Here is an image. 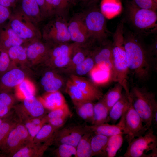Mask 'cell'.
<instances>
[{
  "instance_id": "45",
  "label": "cell",
  "mask_w": 157,
  "mask_h": 157,
  "mask_svg": "<svg viewBox=\"0 0 157 157\" xmlns=\"http://www.w3.org/2000/svg\"><path fill=\"white\" fill-rule=\"evenodd\" d=\"M18 86V92L23 99L34 95V88L29 81L26 80L25 79Z\"/></svg>"
},
{
  "instance_id": "37",
  "label": "cell",
  "mask_w": 157,
  "mask_h": 157,
  "mask_svg": "<svg viewBox=\"0 0 157 157\" xmlns=\"http://www.w3.org/2000/svg\"><path fill=\"white\" fill-rule=\"evenodd\" d=\"M123 135L119 134L109 137L106 149V157H114L116 156L123 143Z\"/></svg>"
},
{
  "instance_id": "27",
  "label": "cell",
  "mask_w": 157,
  "mask_h": 157,
  "mask_svg": "<svg viewBox=\"0 0 157 157\" xmlns=\"http://www.w3.org/2000/svg\"><path fill=\"white\" fill-rule=\"evenodd\" d=\"M121 0H101L100 10L106 18L111 19L121 12Z\"/></svg>"
},
{
  "instance_id": "31",
  "label": "cell",
  "mask_w": 157,
  "mask_h": 157,
  "mask_svg": "<svg viewBox=\"0 0 157 157\" xmlns=\"http://www.w3.org/2000/svg\"><path fill=\"white\" fill-rule=\"evenodd\" d=\"M47 123L41 128L33 139V142L42 143L51 141L53 142L56 132L58 129Z\"/></svg>"
},
{
  "instance_id": "30",
  "label": "cell",
  "mask_w": 157,
  "mask_h": 157,
  "mask_svg": "<svg viewBox=\"0 0 157 157\" xmlns=\"http://www.w3.org/2000/svg\"><path fill=\"white\" fill-rule=\"evenodd\" d=\"M93 134L88 131L82 137L76 147V157L93 156L90 139Z\"/></svg>"
},
{
  "instance_id": "39",
  "label": "cell",
  "mask_w": 157,
  "mask_h": 157,
  "mask_svg": "<svg viewBox=\"0 0 157 157\" xmlns=\"http://www.w3.org/2000/svg\"><path fill=\"white\" fill-rule=\"evenodd\" d=\"M91 52L82 49V46L78 48L74 52L71 60L65 68L68 72H72L74 68L83 61Z\"/></svg>"
},
{
  "instance_id": "5",
  "label": "cell",
  "mask_w": 157,
  "mask_h": 157,
  "mask_svg": "<svg viewBox=\"0 0 157 157\" xmlns=\"http://www.w3.org/2000/svg\"><path fill=\"white\" fill-rule=\"evenodd\" d=\"M8 24L25 42L40 40L42 34L37 24L19 8L14 9L8 19Z\"/></svg>"
},
{
  "instance_id": "50",
  "label": "cell",
  "mask_w": 157,
  "mask_h": 157,
  "mask_svg": "<svg viewBox=\"0 0 157 157\" xmlns=\"http://www.w3.org/2000/svg\"><path fill=\"white\" fill-rule=\"evenodd\" d=\"M53 0H45L44 18L54 15L53 8Z\"/></svg>"
},
{
  "instance_id": "10",
  "label": "cell",
  "mask_w": 157,
  "mask_h": 157,
  "mask_svg": "<svg viewBox=\"0 0 157 157\" xmlns=\"http://www.w3.org/2000/svg\"><path fill=\"white\" fill-rule=\"evenodd\" d=\"M49 22L44 27L42 36L45 40L56 44L71 40L67 24L61 18Z\"/></svg>"
},
{
  "instance_id": "15",
  "label": "cell",
  "mask_w": 157,
  "mask_h": 157,
  "mask_svg": "<svg viewBox=\"0 0 157 157\" xmlns=\"http://www.w3.org/2000/svg\"><path fill=\"white\" fill-rule=\"evenodd\" d=\"M121 118L116 124L104 123L97 125H86V126L88 131L93 134H100L109 137L119 134L127 135L128 133L124 127L123 114Z\"/></svg>"
},
{
  "instance_id": "20",
  "label": "cell",
  "mask_w": 157,
  "mask_h": 157,
  "mask_svg": "<svg viewBox=\"0 0 157 157\" xmlns=\"http://www.w3.org/2000/svg\"><path fill=\"white\" fill-rule=\"evenodd\" d=\"M24 43L8 24L0 27V49L7 51L10 47Z\"/></svg>"
},
{
  "instance_id": "26",
  "label": "cell",
  "mask_w": 157,
  "mask_h": 157,
  "mask_svg": "<svg viewBox=\"0 0 157 157\" xmlns=\"http://www.w3.org/2000/svg\"><path fill=\"white\" fill-rule=\"evenodd\" d=\"M129 102V98L125 92L123 93L120 99L113 105L109 111L108 122L115 124L121 117L127 109Z\"/></svg>"
},
{
  "instance_id": "24",
  "label": "cell",
  "mask_w": 157,
  "mask_h": 157,
  "mask_svg": "<svg viewBox=\"0 0 157 157\" xmlns=\"http://www.w3.org/2000/svg\"><path fill=\"white\" fill-rule=\"evenodd\" d=\"M65 85V92L76 107L87 102L94 101L77 87L70 78L67 81Z\"/></svg>"
},
{
  "instance_id": "57",
  "label": "cell",
  "mask_w": 157,
  "mask_h": 157,
  "mask_svg": "<svg viewBox=\"0 0 157 157\" xmlns=\"http://www.w3.org/2000/svg\"><path fill=\"white\" fill-rule=\"evenodd\" d=\"M153 0L156 3H157V0Z\"/></svg>"
},
{
  "instance_id": "17",
  "label": "cell",
  "mask_w": 157,
  "mask_h": 157,
  "mask_svg": "<svg viewBox=\"0 0 157 157\" xmlns=\"http://www.w3.org/2000/svg\"><path fill=\"white\" fill-rule=\"evenodd\" d=\"M69 78L77 87L94 101L99 100L102 98V92L91 81L73 74L71 75Z\"/></svg>"
},
{
  "instance_id": "44",
  "label": "cell",
  "mask_w": 157,
  "mask_h": 157,
  "mask_svg": "<svg viewBox=\"0 0 157 157\" xmlns=\"http://www.w3.org/2000/svg\"><path fill=\"white\" fill-rule=\"evenodd\" d=\"M70 3V0H53L54 15L61 17L64 16L67 11Z\"/></svg>"
},
{
  "instance_id": "38",
  "label": "cell",
  "mask_w": 157,
  "mask_h": 157,
  "mask_svg": "<svg viewBox=\"0 0 157 157\" xmlns=\"http://www.w3.org/2000/svg\"><path fill=\"white\" fill-rule=\"evenodd\" d=\"M94 104L92 101H88L76 107L78 115L81 119L91 124L93 119Z\"/></svg>"
},
{
  "instance_id": "29",
  "label": "cell",
  "mask_w": 157,
  "mask_h": 157,
  "mask_svg": "<svg viewBox=\"0 0 157 157\" xmlns=\"http://www.w3.org/2000/svg\"><path fill=\"white\" fill-rule=\"evenodd\" d=\"M15 99L10 92H0V118H5L13 112Z\"/></svg>"
},
{
  "instance_id": "12",
  "label": "cell",
  "mask_w": 157,
  "mask_h": 157,
  "mask_svg": "<svg viewBox=\"0 0 157 157\" xmlns=\"http://www.w3.org/2000/svg\"><path fill=\"white\" fill-rule=\"evenodd\" d=\"M58 130L56 132L53 144L57 146L66 144L76 147L82 136L88 131L86 125L83 124L69 126Z\"/></svg>"
},
{
  "instance_id": "19",
  "label": "cell",
  "mask_w": 157,
  "mask_h": 157,
  "mask_svg": "<svg viewBox=\"0 0 157 157\" xmlns=\"http://www.w3.org/2000/svg\"><path fill=\"white\" fill-rule=\"evenodd\" d=\"M40 83L46 92L50 93L59 91L64 85V81L55 71L49 70L44 73Z\"/></svg>"
},
{
  "instance_id": "54",
  "label": "cell",
  "mask_w": 157,
  "mask_h": 157,
  "mask_svg": "<svg viewBox=\"0 0 157 157\" xmlns=\"http://www.w3.org/2000/svg\"><path fill=\"white\" fill-rule=\"evenodd\" d=\"M83 3L85 4H93L97 1V0H82Z\"/></svg>"
},
{
  "instance_id": "51",
  "label": "cell",
  "mask_w": 157,
  "mask_h": 157,
  "mask_svg": "<svg viewBox=\"0 0 157 157\" xmlns=\"http://www.w3.org/2000/svg\"><path fill=\"white\" fill-rule=\"evenodd\" d=\"M18 0H0V5L10 8H14L16 6Z\"/></svg>"
},
{
  "instance_id": "33",
  "label": "cell",
  "mask_w": 157,
  "mask_h": 157,
  "mask_svg": "<svg viewBox=\"0 0 157 157\" xmlns=\"http://www.w3.org/2000/svg\"><path fill=\"white\" fill-rule=\"evenodd\" d=\"M123 87L117 83L115 86L109 89L103 96L101 99L109 110L113 105L120 99L122 94Z\"/></svg>"
},
{
  "instance_id": "42",
  "label": "cell",
  "mask_w": 157,
  "mask_h": 157,
  "mask_svg": "<svg viewBox=\"0 0 157 157\" xmlns=\"http://www.w3.org/2000/svg\"><path fill=\"white\" fill-rule=\"evenodd\" d=\"M55 155L58 157H71L76 156V147L72 145L62 144L58 146L54 151Z\"/></svg>"
},
{
  "instance_id": "34",
  "label": "cell",
  "mask_w": 157,
  "mask_h": 157,
  "mask_svg": "<svg viewBox=\"0 0 157 157\" xmlns=\"http://www.w3.org/2000/svg\"><path fill=\"white\" fill-rule=\"evenodd\" d=\"M13 112L0 124V146L12 130L20 121Z\"/></svg>"
},
{
  "instance_id": "7",
  "label": "cell",
  "mask_w": 157,
  "mask_h": 157,
  "mask_svg": "<svg viewBox=\"0 0 157 157\" xmlns=\"http://www.w3.org/2000/svg\"><path fill=\"white\" fill-rule=\"evenodd\" d=\"M82 17L89 39L101 43L107 41L111 34L107 28L106 18L100 9L95 6L92 7Z\"/></svg>"
},
{
  "instance_id": "49",
  "label": "cell",
  "mask_w": 157,
  "mask_h": 157,
  "mask_svg": "<svg viewBox=\"0 0 157 157\" xmlns=\"http://www.w3.org/2000/svg\"><path fill=\"white\" fill-rule=\"evenodd\" d=\"M9 8L0 5V27L5 24L11 14Z\"/></svg>"
},
{
  "instance_id": "13",
  "label": "cell",
  "mask_w": 157,
  "mask_h": 157,
  "mask_svg": "<svg viewBox=\"0 0 157 157\" xmlns=\"http://www.w3.org/2000/svg\"><path fill=\"white\" fill-rule=\"evenodd\" d=\"M23 71L14 67L0 76V92H9L13 88L17 87L25 79Z\"/></svg>"
},
{
  "instance_id": "32",
  "label": "cell",
  "mask_w": 157,
  "mask_h": 157,
  "mask_svg": "<svg viewBox=\"0 0 157 157\" xmlns=\"http://www.w3.org/2000/svg\"><path fill=\"white\" fill-rule=\"evenodd\" d=\"M109 110L101 99L94 104V117L91 125L108 123Z\"/></svg>"
},
{
  "instance_id": "47",
  "label": "cell",
  "mask_w": 157,
  "mask_h": 157,
  "mask_svg": "<svg viewBox=\"0 0 157 157\" xmlns=\"http://www.w3.org/2000/svg\"><path fill=\"white\" fill-rule=\"evenodd\" d=\"M133 4L140 8L156 11L157 3L153 0H131Z\"/></svg>"
},
{
  "instance_id": "53",
  "label": "cell",
  "mask_w": 157,
  "mask_h": 157,
  "mask_svg": "<svg viewBox=\"0 0 157 157\" xmlns=\"http://www.w3.org/2000/svg\"><path fill=\"white\" fill-rule=\"evenodd\" d=\"M36 0L40 9L42 17L43 19V18H44L45 0Z\"/></svg>"
},
{
  "instance_id": "55",
  "label": "cell",
  "mask_w": 157,
  "mask_h": 157,
  "mask_svg": "<svg viewBox=\"0 0 157 157\" xmlns=\"http://www.w3.org/2000/svg\"><path fill=\"white\" fill-rule=\"evenodd\" d=\"M8 117V116H7ZM0 118V124L6 118Z\"/></svg>"
},
{
  "instance_id": "43",
  "label": "cell",
  "mask_w": 157,
  "mask_h": 157,
  "mask_svg": "<svg viewBox=\"0 0 157 157\" xmlns=\"http://www.w3.org/2000/svg\"><path fill=\"white\" fill-rule=\"evenodd\" d=\"M14 67L15 65L11 61L7 51L0 49V76Z\"/></svg>"
},
{
  "instance_id": "6",
  "label": "cell",
  "mask_w": 157,
  "mask_h": 157,
  "mask_svg": "<svg viewBox=\"0 0 157 157\" xmlns=\"http://www.w3.org/2000/svg\"><path fill=\"white\" fill-rule=\"evenodd\" d=\"M157 137L151 126L143 135L128 143L123 157H156Z\"/></svg>"
},
{
  "instance_id": "41",
  "label": "cell",
  "mask_w": 157,
  "mask_h": 157,
  "mask_svg": "<svg viewBox=\"0 0 157 157\" xmlns=\"http://www.w3.org/2000/svg\"><path fill=\"white\" fill-rule=\"evenodd\" d=\"M73 54L61 55L46 62L48 65L53 68H65L69 63Z\"/></svg>"
},
{
  "instance_id": "2",
  "label": "cell",
  "mask_w": 157,
  "mask_h": 157,
  "mask_svg": "<svg viewBox=\"0 0 157 157\" xmlns=\"http://www.w3.org/2000/svg\"><path fill=\"white\" fill-rule=\"evenodd\" d=\"M124 19L120 21L113 36V81L122 85L126 93L129 95V90L127 78L129 70L124 44Z\"/></svg>"
},
{
  "instance_id": "3",
  "label": "cell",
  "mask_w": 157,
  "mask_h": 157,
  "mask_svg": "<svg viewBox=\"0 0 157 157\" xmlns=\"http://www.w3.org/2000/svg\"><path fill=\"white\" fill-rule=\"evenodd\" d=\"M126 14L128 22L139 34L147 35L156 32V11L139 8L130 1L126 3Z\"/></svg>"
},
{
  "instance_id": "48",
  "label": "cell",
  "mask_w": 157,
  "mask_h": 157,
  "mask_svg": "<svg viewBox=\"0 0 157 157\" xmlns=\"http://www.w3.org/2000/svg\"><path fill=\"white\" fill-rule=\"evenodd\" d=\"M70 116H67L59 117L48 119L47 120V123L58 129L62 127L65 123Z\"/></svg>"
},
{
  "instance_id": "23",
  "label": "cell",
  "mask_w": 157,
  "mask_h": 157,
  "mask_svg": "<svg viewBox=\"0 0 157 157\" xmlns=\"http://www.w3.org/2000/svg\"><path fill=\"white\" fill-rule=\"evenodd\" d=\"M44 107L50 111L67 105L65 98L59 91L47 93L40 99Z\"/></svg>"
},
{
  "instance_id": "25",
  "label": "cell",
  "mask_w": 157,
  "mask_h": 157,
  "mask_svg": "<svg viewBox=\"0 0 157 157\" xmlns=\"http://www.w3.org/2000/svg\"><path fill=\"white\" fill-rule=\"evenodd\" d=\"M92 52L95 64L101 63H113L112 42L106 41Z\"/></svg>"
},
{
  "instance_id": "1",
  "label": "cell",
  "mask_w": 157,
  "mask_h": 157,
  "mask_svg": "<svg viewBox=\"0 0 157 157\" xmlns=\"http://www.w3.org/2000/svg\"><path fill=\"white\" fill-rule=\"evenodd\" d=\"M124 44L129 70L138 80L145 81L156 69V60L137 34L124 30Z\"/></svg>"
},
{
  "instance_id": "36",
  "label": "cell",
  "mask_w": 157,
  "mask_h": 157,
  "mask_svg": "<svg viewBox=\"0 0 157 157\" xmlns=\"http://www.w3.org/2000/svg\"><path fill=\"white\" fill-rule=\"evenodd\" d=\"M22 123L27 130L32 141L42 126L47 123L45 115L30 119Z\"/></svg>"
},
{
  "instance_id": "22",
  "label": "cell",
  "mask_w": 157,
  "mask_h": 157,
  "mask_svg": "<svg viewBox=\"0 0 157 157\" xmlns=\"http://www.w3.org/2000/svg\"><path fill=\"white\" fill-rule=\"evenodd\" d=\"M20 10L36 24L43 19L40 9L36 0H18Z\"/></svg>"
},
{
  "instance_id": "14",
  "label": "cell",
  "mask_w": 157,
  "mask_h": 157,
  "mask_svg": "<svg viewBox=\"0 0 157 157\" xmlns=\"http://www.w3.org/2000/svg\"><path fill=\"white\" fill-rule=\"evenodd\" d=\"M71 40L81 45L89 39L88 32L82 17L73 18L67 24Z\"/></svg>"
},
{
  "instance_id": "8",
  "label": "cell",
  "mask_w": 157,
  "mask_h": 157,
  "mask_svg": "<svg viewBox=\"0 0 157 157\" xmlns=\"http://www.w3.org/2000/svg\"><path fill=\"white\" fill-rule=\"evenodd\" d=\"M32 140L24 124L20 122L0 146V157H12Z\"/></svg>"
},
{
  "instance_id": "18",
  "label": "cell",
  "mask_w": 157,
  "mask_h": 157,
  "mask_svg": "<svg viewBox=\"0 0 157 157\" xmlns=\"http://www.w3.org/2000/svg\"><path fill=\"white\" fill-rule=\"evenodd\" d=\"M52 141L42 143L30 142L14 154L12 157H40L42 156Z\"/></svg>"
},
{
  "instance_id": "56",
  "label": "cell",
  "mask_w": 157,
  "mask_h": 157,
  "mask_svg": "<svg viewBox=\"0 0 157 157\" xmlns=\"http://www.w3.org/2000/svg\"><path fill=\"white\" fill-rule=\"evenodd\" d=\"M75 0H70L71 3L74 2Z\"/></svg>"
},
{
  "instance_id": "46",
  "label": "cell",
  "mask_w": 157,
  "mask_h": 157,
  "mask_svg": "<svg viewBox=\"0 0 157 157\" xmlns=\"http://www.w3.org/2000/svg\"><path fill=\"white\" fill-rule=\"evenodd\" d=\"M72 114L67 105L63 107L51 110L47 115H45V116L47 120L67 116H71Z\"/></svg>"
},
{
  "instance_id": "40",
  "label": "cell",
  "mask_w": 157,
  "mask_h": 157,
  "mask_svg": "<svg viewBox=\"0 0 157 157\" xmlns=\"http://www.w3.org/2000/svg\"><path fill=\"white\" fill-rule=\"evenodd\" d=\"M94 65L92 52H91L86 58L77 65L71 72H74L73 74L81 76L89 73Z\"/></svg>"
},
{
  "instance_id": "4",
  "label": "cell",
  "mask_w": 157,
  "mask_h": 157,
  "mask_svg": "<svg viewBox=\"0 0 157 157\" xmlns=\"http://www.w3.org/2000/svg\"><path fill=\"white\" fill-rule=\"evenodd\" d=\"M132 105L148 129L152 126V111L157 104L155 94L145 87L133 86L129 97Z\"/></svg>"
},
{
  "instance_id": "21",
  "label": "cell",
  "mask_w": 157,
  "mask_h": 157,
  "mask_svg": "<svg viewBox=\"0 0 157 157\" xmlns=\"http://www.w3.org/2000/svg\"><path fill=\"white\" fill-rule=\"evenodd\" d=\"M88 73L91 81L97 87L113 81L112 71L97 64L94 65Z\"/></svg>"
},
{
  "instance_id": "35",
  "label": "cell",
  "mask_w": 157,
  "mask_h": 157,
  "mask_svg": "<svg viewBox=\"0 0 157 157\" xmlns=\"http://www.w3.org/2000/svg\"><path fill=\"white\" fill-rule=\"evenodd\" d=\"M11 61L14 65H23L28 61L26 48L22 45L13 46L7 51Z\"/></svg>"
},
{
  "instance_id": "11",
  "label": "cell",
  "mask_w": 157,
  "mask_h": 157,
  "mask_svg": "<svg viewBox=\"0 0 157 157\" xmlns=\"http://www.w3.org/2000/svg\"><path fill=\"white\" fill-rule=\"evenodd\" d=\"M129 98L128 106L123 114L124 127L128 133L127 139L128 143L135 137L144 135L148 129L145 125H143L141 117Z\"/></svg>"
},
{
  "instance_id": "52",
  "label": "cell",
  "mask_w": 157,
  "mask_h": 157,
  "mask_svg": "<svg viewBox=\"0 0 157 157\" xmlns=\"http://www.w3.org/2000/svg\"><path fill=\"white\" fill-rule=\"evenodd\" d=\"M157 38L155 39L154 42L151 45L148 47L150 52L153 57L156 60V58L157 57Z\"/></svg>"
},
{
  "instance_id": "16",
  "label": "cell",
  "mask_w": 157,
  "mask_h": 157,
  "mask_svg": "<svg viewBox=\"0 0 157 157\" xmlns=\"http://www.w3.org/2000/svg\"><path fill=\"white\" fill-rule=\"evenodd\" d=\"M25 48L28 61L33 65L45 61L51 49L40 40L28 44Z\"/></svg>"
},
{
  "instance_id": "9",
  "label": "cell",
  "mask_w": 157,
  "mask_h": 157,
  "mask_svg": "<svg viewBox=\"0 0 157 157\" xmlns=\"http://www.w3.org/2000/svg\"><path fill=\"white\" fill-rule=\"evenodd\" d=\"M13 109L19 120L23 123L30 119L44 115L45 108L40 100L34 95L24 98L20 103L15 105Z\"/></svg>"
},
{
  "instance_id": "28",
  "label": "cell",
  "mask_w": 157,
  "mask_h": 157,
  "mask_svg": "<svg viewBox=\"0 0 157 157\" xmlns=\"http://www.w3.org/2000/svg\"><path fill=\"white\" fill-rule=\"evenodd\" d=\"M109 137L98 134H93L90 139L93 156H106V149Z\"/></svg>"
}]
</instances>
